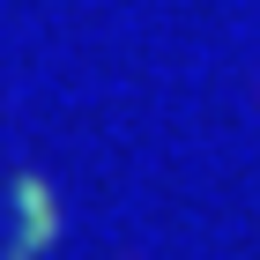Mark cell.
Listing matches in <instances>:
<instances>
[{
	"label": "cell",
	"instance_id": "obj_1",
	"mask_svg": "<svg viewBox=\"0 0 260 260\" xmlns=\"http://www.w3.org/2000/svg\"><path fill=\"white\" fill-rule=\"evenodd\" d=\"M52 238H60L52 193H45L38 179H15V193H8V260H38Z\"/></svg>",
	"mask_w": 260,
	"mask_h": 260
}]
</instances>
